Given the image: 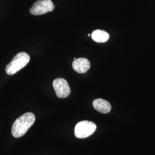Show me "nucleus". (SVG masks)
<instances>
[{
    "label": "nucleus",
    "instance_id": "nucleus-2",
    "mask_svg": "<svg viewBox=\"0 0 155 155\" xmlns=\"http://www.w3.org/2000/svg\"><path fill=\"white\" fill-rule=\"evenodd\" d=\"M29 61L30 56L27 53L24 52L18 53L6 67V72L9 75H14L26 66Z\"/></svg>",
    "mask_w": 155,
    "mask_h": 155
},
{
    "label": "nucleus",
    "instance_id": "nucleus-7",
    "mask_svg": "<svg viewBox=\"0 0 155 155\" xmlns=\"http://www.w3.org/2000/svg\"><path fill=\"white\" fill-rule=\"evenodd\" d=\"M93 105L95 110L104 114L109 113L111 109L110 104L106 100L104 99L99 98L94 100Z\"/></svg>",
    "mask_w": 155,
    "mask_h": 155
},
{
    "label": "nucleus",
    "instance_id": "nucleus-1",
    "mask_svg": "<svg viewBox=\"0 0 155 155\" xmlns=\"http://www.w3.org/2000/svg\"><path fill=\"white\" fill-rule=\"evenodd\" d=\"M35 120V116L30 112L26 113L17 118L12 128V134L13 137L20 138L23 136L33 125Z\"/></svg>",
    "mask_w": 155,
    "mask_h": 155
},
{
    "label": "nucleus",
    "instance_id": "nucleus-4",
    "mask_svg": "<svg viewBox=\"0 0 155 155\" xmlns=\"http://www.w3.org/2000/svg\"><path fill=\"white\" fill-rule=\"evenodd\" d=\"M55 9V5L51 0H40L34 3L30 9V13L38 16L52 12Z\"/></svg>",
    "mask_w": 155,
    "mask_h": 155
},
{
    "label": "nucleus",
    "instance_id": "nucleus-6",
    "mask_svg": "<svg viewBox=\"0 0 155 155\" xmlns=\"http://www.w3.org/2000/svg\"><path fill=\"white\" fill-rule=\"evenodd\" d=\"M90 67V63L88 59L81 58L77 59L72 63V68L76 72L83 74L87 72Z\"/></svg>",
    "mask_w": 155,
    "mask_h": 155
},
{
    "label": "nucleus",
    "instance_id": "nucleus-3",
    "mask_svg": "<svg viewBox=\"0 0 155 155\" xmlns=\"http://www.w3.org/2000/svg\"><path fill=\"white\" fill-rule=\"evenodd\" d=\"M97 129L94 122L82 121L78 122L75 127V135L78 139L87 138L93 134Z\"/></svg>",
    "mask_w": 155,
    "mask_h": 155
},
{
    "label": "nucleus",
    "instance_id": "nucleus-5",
    "mask_svg": "<svg viewBox=\"0 0 155 155\" xmlns=\"http://www.w3.org/2000/svg\"><path fill=\"white\" fill-rule=\"evenodd\" d=\"M53 87L58 97L64 98L71 93L70 86L66 80L63 78H57L53 82Z\"/></svg>",
    "mask_w": 155,
    "mask_h": 155
},
{
    "label": "nucleus",
    "instance_id": "nucleus-9",
    "mask_svg": "<svg viewBox=\"0 0 155 155\" xmlns=\"http://www.w3.org/2000/svg\"><path fill=\"white\" fill-rule=\"evenodd\" d=\"M88 35H89V36H91V35H90V34H88Z\"/></svg>",
    "mask_w": 155,
    "mask_h": 155
},
{
    "label": "nucleus",
    "instance_id": "nucleus-8",
    "mask_svg": "<svg viewBox=\"0 0 155 155\" xmlns=\"http://www.w3.org/2000/svg\"><path fill=\"white\" fill-rule=\"evenodd\" d=\"M91 38L93 40L97 43H105L109 39V35L106 31L97 29L93 32Z\"/></svg>",
    "mask_w": 155,
    "mask_h": 155
}]
</instances>
